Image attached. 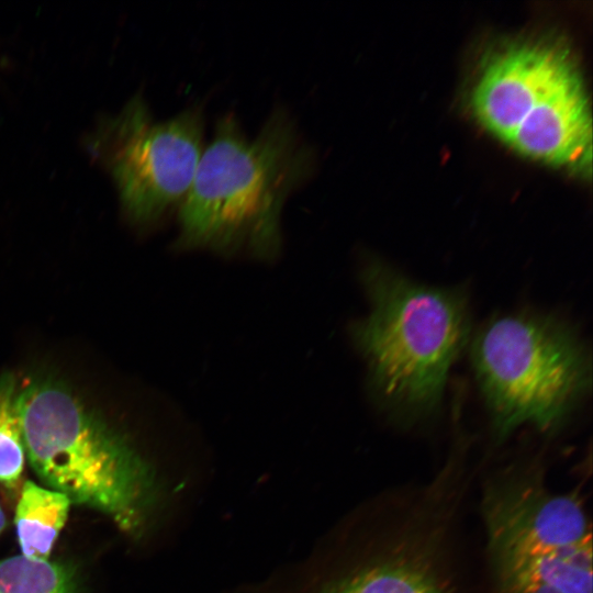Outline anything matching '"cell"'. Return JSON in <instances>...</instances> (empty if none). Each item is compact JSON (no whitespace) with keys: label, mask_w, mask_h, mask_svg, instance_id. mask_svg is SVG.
Masks as SVG:
<instances>
[{"label":"cell","mask_w":593,"mask_h":593,"mask_svg":"<svg viewBox=\"0 0 593 593\" xmlns=\"http://www.w3.org/2000/svg\"><path fill=\"white\" fill-rule=\"evenodd\" d=\"M70 500L63 493L25 481L15 508L14 524L21 555L48 560L64 527Z\"/></svg>","instance_id":"cell-10"},{"label":"cell","mask_w":593,"mask_h":593,"mask_svg":"<svg viewBox=\"0 0 593 593\" xmlns=\"http://www.w3.org/2000/svg\"><path fill=\"white\" fill-rule=\"evenodd\" d=\"M475 378L497 439L532 424L559 426L591 389V354L573 325L536 311L492 317L471 344Z\"/></svg>","instance_id":"cell-4"},{"label":"cell","mask_w":593,"mask_h":593,"mask_svg":"<svg viewBox=\"0 0 593 593\" xmlns=\"http://www.w3.org/2000/svg\"><path fill=\"white\" fill-rule=\"evenodd\" d=\"M359 280L370 310L349 337L373 401L400 424L432 417L469 338L467 291L419 283L376 258L362 262Z\"/></svg>","instance_id":"cell-2"},{"label":"cell","mask_w":593,"mask_h":593,"mask_svg":"<svg viewBox=\"0 0 593 593\" xmlns=\"http://www.w3.org/2000/svg\"><path fill=\"white\" fill-rule=\"evenodd\" d=\"M4 528H5V515L0 505V534L3 532Z\"/></svg>","instance_id":"cell-13"},{"label":"cell","mask_w":593,"mask_h":593,"mask_svg":"<svg viewBox=\"0 0 593 593\" xmlns=\"http://www.w3.org/2000/svg\"><path fill=\"white\" fill-rule=\"evenodd\" d=\"M502 593H592V540L492 560Z\"/></svg>","instance_id":"cell-9"},{"label":"cell","mask_w":593,"mask_h":593,"mask_svg":"<svg viewBox=\"0 0 593 593\" xmlns=\"http://www.w3.org/2000/svg\"><path fill=\"white\" fill-rule=\"evenodd\" d=\"M315 166L314 150L286 110L276 109L253 139L235 115L222 116L179 206L175 248L276 261L286 201Z\"/></svg>","instance_id":"cell-1"},{"label":"cell","mask_w":593,"mask_h":593,"mask_svg":"<svg viewBox=\"0 0 593 593\" xmlns=\"http://www.w3.org/2000/svg\"><path fill=\"white\" fill-rule=\"evenodd\" d=\"M470 104L489 132L522 155L590 172L591 111L566 51L541 43L502 49L481 69Z\"/></svg>","instance_id":"cell-5"},{"label":"cell","mask_w":593,"mask_h":593,"mask_svg":"<svg viewBox=\"0 0 593 593\" xmlns=\"http://www.w3.org/2000/svg\"><path fill=\"white\" fill-rule=\"evenodd\" d=\"M16 411L33 470L70 502L109 516L125 533L145 526L157 496L155 472L121 433L52 379H31Z\"/></svg>","instance_id":"cell-3"},{"label":"cell","mask_w":593,"mask_h":593,"mask_svg":"<svg viewBox=\"0 0 593 593\" xmlns=\"http://www.w3.org/2000/svg\"><path fill=\"white\" fill-rule=\"evenodd\" d=\"M289 593H446L429 564L411 555H392L343 570L315 560Z\"/></svg>","instance_id":"cell-8"},{"label":"cell","mask_w":593,"mask_h":593,"mask_svg":"<svg viewBox=\"0 0 593 593\" xmlns=\"http://www.w3.org/2000/svg\"><path fill=\"white\" fill-rule=\"evenodd\" d=\"M202 135L197 107L156 122L144 98L134 96L99 120L86 145L112 177L127 220L147 226L186 198L203 152Z\"/></svg>","instance_id":"cell-6"},{"label":"cell","mask_w":593,"mask_h":593,"mask_svg":"<svg viewBox=\"0 0 593 593\" xmlns=\"http://www.w3.org/2000/svg\"><path fill=\"white\" fill-rule=\"evenodd\" d=\"M16 392L12 377L0 379V483L13 490L21 481L26 459Z\"/></svg>","instance_id":"cell-12"},{"label":"cell","mask_w":593,"mask_h":593,"mask_svg":"<svg viewBox=\"0 0 593 593\" xmlns=\"http://www.w3.org/2000/svg\"><path fill=\"white\" fill-rule=\"evenodd\" d=\"M483 514L492 560L535 555L591 539L575 494L550 493L538 475L513 473L485 493Z\"/></svg>","instance_id":"cell-7"},{"label":"cell","mask_w":593,"mask_h":593,"mask_svg":"<svg viewBox=\"0 0 593 593\" xmlns=\"http://www.w3.org/2000/svg\"><path fill=\"white\" fill-rule=\"evenodd\" d=\"M0 593H77L66 564L22 555L0 560Z\"/></svg>","instance_id":"cell-11"}]
</instances>
